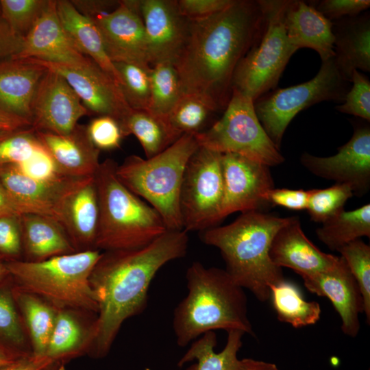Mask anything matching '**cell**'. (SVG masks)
Returning <instances> with one entry per match:
<instances>
[{"label":"cell","mask_w":370,"mask_h":370,"mask_svg":"<svg viewBox=\"0 0 370 370\" xmlns=\"http://www.w3.org/2000/svg\"><path fill=\"white\" fill-rule=\"evenodd\" d=\"M264 25L262 0H233L220 12L189 19L186 42L174 64L183 92L205 98L223 111L234 71L261 38Z\"/></svg>","instance_id":"1"},{"label":"cell","mask_w":370,"mask_h":370,"mask_svg":"<svg viewBox=\"0 0 370 370\" xmlns=\"http://www.w3.org/2000/svg\"><path fill=\"white\" fill-rule=\"evenodd\" d=\"M187 233L166 230L141 247L102 251L89 279L98 304L89 357L107 356L123 323L146 308L149 288L157 272L186 254Z\"/></svg>","instance_id":"2"},{"label":"cell","mask_w":370,"mask_h":370,"mask_svg":"<svg viewBox=\"0 0 370 370\" xmlns=\"http://www.w3.org/2000/svg\"><path fill=\"white\" fill-rule=\"evenodd\" d=\"M292 217L247 211L230 224L204 231L201 239L219 249L225 270L235 283L265 302L270 299V287L285 280L282 268L270 259V246L277 232Z\"/></svg>","instance_id":"3"},{"label":"cell","mask_w":370,"mask_h":370,"mask_svg":"<svg viewBox=\"0 0 370 370\" xmlns=\"http://www.w3.org/2000/svg\"><path fill=\"white\" fill-rule=\"evenodd\" d=\"M188 293L173 310L172 326L184 347L210 331L237 330L254 336L245 291L225 269L193 262L186 273Z\"/></svg>","instance_id":"4"},{"label":"cell","mask_w":370,"mask_h":370,"mask_svg":"<svg viewBox=\"0 0 370 370\" xmlns=\"http://www.w3.org/2000/svg\"><path fill=\"white\" fill-rule=\"evenodd\" d=\"M117 164L106 159L94 175L99 202L95 248L103 251L141 247L167 230L159 213L119 180Z\"/></svg>","instance_id":"5"},{"label":"cell","mask_w":370,"mask_h":370,"mask_svg":"<svg viewBox=\"0 0 370 370\" xmlns=\"http://www.w3.org/2000/svg\"><path fill=\"white\" fill-rule=\"evenodd\" d=\"M198 147L194 134H184L151 158L131 155L117 164L119 180L159 213L167 230H184L181 187L188 162Z\"/></svg>","instance_id":"6"},{"label":"cell","mask_w":370,"mask_h":370,"mask_svg":"<svg viewBox=\"0 0 370 370\" xmlns=\"http://www.w3.org/2000/svg\"><path fill=\"white\" fill-rule=\"evenodd\" d=\"M101 253L91 249L39 262L18 260L5 264L16 286L42 297L57 308L97 314L98 304L89 279Z\"/></svg>","instance_id":"7"},{"label":"cell","mask_w":370,"mask_h":370,"mask_svg":"<svg viewBox=\"0 0 370 370\" xmlns=\"http://www.w3.org/2000/svg\"><path fill=\"white\" fill-rule=\"evenodd\" d=\"M264 28L258 42L238 64L232 89L254 101L273 90L292 56L297 51L289 42L284 26L288 0H262Z\"/></svg>","instance_id":"8"},{"label":"cell","mask_w":370,"mask_h":370,"mask_svg":"<svg viewBox=\"0 0 370 370\" xmlns=\"http://www.w3.org/2000/svg\"><path fill=\"white\" fill-rule=\"evenodd\" d=\"M334 57L322 62L309 81L274 89L254 101L258 119L278 149L288 125L300 111L322 101L343 102L350 82L338 69Z\"/></svg>","instance_id":"9"},{"label":"cell","mask_w":370,"mask_h":370,"mask_svg":"<svg viewBox=\"0 0 370 370\" xmlns=\"http://www.w3.org/2000/svg\"><path fill=\"white\" fill-rule=\"evenodd\" d=\"M194 136L199 146L240 154L269 167L284 161L258 120L254 101L235 89L222 116Z\"/></svg>","instance_id":"10"},{"label":"cell","mask_w":370,"mask_h":370,"mask_svg":"<svg viewBox=\"0 0 370 370\" xmlns=\"http://www.w3.org/2000/svg\"><path fill=\"white\" fill-rule=\"evenodd\" d=\"M222 153L199 146L186 165L180 191L183 230L205 231L220 220L223 197Z\"/></svg>","instance_id":"11"},{"label":"cell","mask_w":370,"mask_h":370,"mask_svg":"<svg viewBox=\"0 0 370 370\" xmlns=\"http://www.w3.org/2000/svg\"><path fill=\"white\" fill-rule=\"evenodd\" d=\"M29 60L62 75L90 115L112 116L121 125L132 111L119 84L90 58L79 64Z\"/></svg>","instance_id":"12"},{"label":"cell","mask_w":370,"mask_h":370,"mask_svg":"<svg viewBox=\"0 0 370 370\" xmlns=\"http://www.w3.org/2000/svg\"><path fill=\"white\" fill-rule=\"evenodd\" d=\"M84 178L63 175L40 180L27 176L15 164L0 167V180L19 215L38 214L59 223L66 199Z\"/></svg>","instance_id":"13"},{"label":"cell","mask_w":370,"mask_h":370,"mask_svg":"<svg viewBox=\"0 0 370 370\" xmlns=\"http://www.w3.org/2000/svg\"><path fill=\"white\" fill-rule=\"evenodd\" d=\"M223 197L220 220L236 212L260 210L274 188L269 166L240 154L222 153Z\"/></svg>","instance_id":"14"},{"label":"cell","mask_w":370,"mask_h":370,"mask_svg":"<svg viewBox=\"0 0 370 370\" xmlns=\"http://www.w3.org/2000/svg\"><path fill=\"white\" fill-rule=\"evenodd\" d=\"M336 154L320 157L304 153L301 164L312 174L348 185L354 195L362 196L370 186V128L357 126L347 143Z\"/></svg>","instance_id":"15"},{"label":"cell","mask_w":370,"mask_h":370,"mask_svg":"<svg viewBox=\"0 0 370 370\" xmlns=\"http://www.w3.org/2000/svg\"><path fill=\"white\" fill-rule=\"evenodd\" d=\"M89 112L59 73L47 69L32 106V127L58 135L71 133Z\"/></svg>","instance_id":"16"},{"label":"cell","mask_w":370,"mask_h":370,"mask_svg":"<svg viewBox=\"0 0 370 370\" xmlns=\"http://www.w3.org/2000/svg\"><path fill=\"white\" fill-rule=\"evenodd\" d=\"M91 21L98 27L107 54L112 62L150 66L139 0L119 1L118 6L112 11Z\"/></svg>","instance_id":"17"},{"label":"cell","mask_w":370,"mask_h":370,"mask_svg":"<svg viewBox=\"0 0 370 370\" xmlns=\"http://www.w3.org/2000/svg\"><path fill=\"white\" fill-rule=\"evenodd\" d=\"M149 63L175 64L186 40L189 19L180 12L177 0H139Z\"/></svg>","instance_id":"18"},{"label":"cell","mask_w":370,"mask_h":370,"mask_svg":"<svg viewBox=\"0 0 370 370\" xmlns=\"http://www.w3.org/2000/svg\"><path fill=\"white\" fill-rule=\"evenodd\" d=\"M301 277L310 292L330 300L341 318L344 334L356 337L360 328L359 315L364 313L363 299L343 258L340 256L336 264L325 271Z\"/></svg>","instance_id":"19"},{"label":"cell","mask_w":370,"mask_h":370,"mask_svg":"<svg viewBox=\"0 0 370 370\" xmlns=\"http://www.w3.org/2000/svg\"><path fill=\"white\" fill-rule=\"evenodd\" d=\"M57 0H48L42 14L23 38L19 53L12 59H36L66 64H79L89 58L81 53L60 21Z\"/></svg>","instance_id":"20"},{"label":"cell","mask_w":370,"mask_h":370,"mask_svg":"<svg viewBox=\"0 0 370 370\" xmlns=\"http://www.w3.org/2000/svg\"><path fill=\"white\" fill-rule=\"evenodd\" d=\"M269 254L275 266L289 268L300 276L325 271L339 259V256L324 253L317 247L305 235L295 216L277 232Z\"/></svg>","instance_id":"21"},{"label":"cell","mask_w":370,"mask_h":370,"mask_svg":"<svg viewBox=\"0 0 370 370\" xmlns=\"http://www.w3.org/2000/svg\"><path fill=\"white\" fill-rule=\"evenodd\" d=\"M36 134L61 173L74 177L95 175L100 164V151L90 140L86 125L78 124L65 135L40 131Z\"/></svg>","instance_id":"22"},{"label":"cell","mask_w":370,"mask_h":370,"mask_svg":"<svg viewBox=\"0 0 370 370\" xmlns=\"http://www.w3.org/2000/svg\"><path fill=\"white\" fill-rule=\"evenodd\" d=\"M47 69L29 59L0 63V112L27 121L32 127L34 97Z\"/></svg>","instance_id":"23"},{"label":"cell","mask_w":370,"mask_h":370,"mask_svg":"<svg viewBox=\"0 0 370 370\" xmlns=\"http://www.w3.org/2000/svg\"><path fill=\"white\" fill-rule=\"evenodd\" d=\"M97 314L72 308H58L45 356L64 365L88 354L96 328Z\"/></svg>","instance_id":"24"},{"label":"cell","mask_w":370,"mask_h":370,"mask_svg":"<svg viewBox=\"0 0 370 370\" xmlns=\"http://www.w3.org/2000/svg\"><path fill=\"white\" fill-rule=\"evenodd\" d=\"M99 202L94 176L86 177L69 194L63 205L60 224L76 251L95 248Z\"/></svg>","instance_id":"25"},{"label":"cell","mask_w":370,"mask_h":370,"mask_svg":"<svg viewBox=\"0 0 370 370\" xmlns=\"http://www.w3.org/2000/svg\"><path fill=\"white\" fill-rule=\"evenodd\" d=\"M284 26L290 44L297 50L312 49L322 62L334 56L332 21L309 3L288 0Z\"/></svg>","instance_id":"26"},{"label":"cell","mask_w":370,"mask_h":370,"mask_svg":"<svg viewBox=\"0 0 370 370\" xmlns=\"http://www.w3.org/2000/svg\"><path fill=\"white\" fill-rule=\"evenodd\" d=\"M334 60L351 83L354 70L370 71V15L361 13L332 21Z\"/></svg>","instance_id":"27"},{"label":"cell","mask_w":370,"mask_h":370,"mask_svg":"<svg viewBox=\"0 0 370 370\" xmlns=\"http://www.w3.org/2000/svg\"><path fill=\"white\" fill-rule=\"evenodd\" d=\"M23 260L42 261L76 252L66 233L56 221L34 214L20 215Z\"/></svg>","instance_id":"28"},{"label":"cell","mask_w":370,"mask_h":370,"mask_svg":"<svg viewBox=\"0 0 370 370\" xmlns=\"http://www.w3.org/2000/svg\"><path fill=\"white\" fill-rule=\"evenodd\" d=\"M56 10L63 29L77 50L93 60L120 85L119 75L107 54L95 23L79 12L71 1L58 0Z\"/></svg>","instance_id":"29"},{"label":"cell","mask_w":370,"mask_h":370,"mask_svg":"<svg viewBox=\"0 0 370 370\" xmlns=\"http://www.w3.org/2000/svg\"><path fill=\"white\" fill-rule=\"evenodd\" d=\"M243 332L232 330L227 331L225 346L216 352L217 335L214 331L206 332L195 340L186 352L177 362V367L196 360L197 362L186 370H238L240 359L238 353L242 347Z\"/></svg>","instance_id":"30"},{"label":"cell","mask_w":370,"mask_h":370,"mask_svg":"<svg viewBox=\"0 0 370 370\" xmlns=\"http://www.w3.org/2000/svg\"><path fill=\"white\" fill-rule=\"evenodd\" d=\"M13 295L32 354L46 356L58 308L42 297L13 284Z\"/></svg>","instance_id":"31"},{"label":"cell","mask_w":370,"mask_h":370,"mask_svg":"<svg viewBox=\"0 0 370 370\" xmlns=\"http://www.w3.org/2000/svg\"><path fill=\"white\" fill-rule=\"evenodd\" d=\"M121 127L124 137L133 134L138 139L146 158L161 153L180 138L165 119L148 110H132Z\"/></svg>","instance_id":"32"},{"label":"cell","mask_w":370,"mask_h":370,"mask_svg":"<svg viewBox=\"0 0 370 370\" xmlns=\"http://www.w3.org/2000/svg\"><path fill=\"white\" fill-rule=\"evenodd\" d=\"M270 293L279 321L299 328L314 325L319 320L321 312L319 304L306 301L295 284L284 280L271 286Z\"/></svg>","instance_id":"33"},{"label":"cell","mask_w":370,"mask_h":370,"mask_svg":"<svg viewBox=\"0 0 370 370\" xmlns=\"http://www.w3.org/2000/svg\"><path fill=\"white\" fill-rule=\"evenodd\" d=\"M12 288L10 277L0 283V349L18 358L33 354Z\"/></svg>","instance_id":"34"},{"label":"cell","mask_w":370,"mask_h":370,"mask_svg":"<svg viewBox=\"0 0 370 370\" xmlns=\"http://www.w3.org/2000/svg\"><path fill=\"white\" fill-rule=\"evenodd\" d=\"M319 240L331 250L338 251L361 237H370V204L345 210L334 215L316 230Z\"/></svg>","instance_id":"35"},{"label":"cell","mask_w":370,"mask_h":370,"mask_svg":"<svg viewBox=\"0 0 370 370\" xmlns=\"http://www.w3.org/2000/svg\"><path fill=\"white\" fill-rule=\"evenodd\" d=\"M219 111L205 98L184 93L166 120L174 133L181 137L184 134H196L204 131L212 115Z\"/></svg>","instance_id":"36"},{"label":"cell","mask_w":370,"mask_h":370,"mask_svg":"<svg viewBox=\"0 0 370 370\" xmlns=\"http://www.w3.org/2000/svg\"><path fill=\"white\" fill-rule=\"evenodd\" d=\"M183 94L180 78L173 63L161 62L151 66L149 112L166 119Z\"/></svg>","instance_id":"37"},{"label":"cell","mask_w":370,"mask_h":370,"mask_svg":"<svg viewBox=\"0 0 370 370\" xmlns=\"http://www.w3.org/2000/svg\"><path fill=\"white\" fill-rule=\"evenodd\" d=\"M113 63L120 77V88L130 108L147 110L151 95V66L132 62Z\"/></svg>","instance_id":"38"},{"label":"cell","mask_w":370,"mask_h":370,"mask_svg":"<svg viewBox=\"0 0 370 370\" xmlns=\"http://www.w3.org/2000/svg\"><path fill=\"white\" fill-rule=\"evenodd\" d=\"M337 251L346 262L360 288L367 323H370V247L360 238L341 247Z\"/></svg>","instance_id":"39"},{"label":"cell","mask_w":370,"mask_h":370,"mask_svg":"<svg viewBox=\"0 0 370 370\" xmlns=\"http://www.w3.org/2000/svg\"><path fill=\"white\" fill-rule=\"evenodd\" d=\"M48 0H1V18L12 32L24 38L42 14Z\"/></svg>","instance_id":"40"},{"label":"cell","mask_w":370,"mask_h":370,"mask_svg":"<svg viewBox=\"0 0 370 370\" xmlns=\"http://www.w3.org/2000/svg\"><path fill=\"white\" fill-rule=\"evenodd\" d=\"M354 195L347 184L335 183L323 189H310L307 210L312 221L323 223L344 210L347 201Z\"/></svg>","instance_id":"41"},{"label":"cell","mask_w":370,"mask_h":370,"mask_svg":"<svg viewBox=\"0 0 370 370\" xmlns=\"http://www.w3.org/2000/svg\"><path fill=\"white\" fill-rule=\"evenodd\" d=\"M41 146L32 127L1 134L0 167L26 161Z\"/></svg>","instance_id":"42"},{"label":"cell","mask_w":370,"mask_h":370,"mask_svg":"<svg viewBox=\"0 0 370 370\" xmlns=\"http://www.w3.org/2000/svg\"><path fill=\"white\" fill-rule=\"evenodd\" d=\"M352 88L345 95L343 103L335 107L341 112L370 121V81L369 78L354 70L352 75Z\"/></svg>","instance_id":"43"},{"label":"cell","mask_w":370,"mask_h":370,"mask_svg":"<svg viewBox=\"0 0 370 370\" xmlns=\"http://www.w3.org/2000/svg\"><path fill=\"white\" fill-rule=\"evenodd\" d=\"M90 140L101 150H112L119 147L124 137L119 123L110 116H97L86 125Z\"/></svg>","instance_id":"44"},{"label":"cell","mask_w":370,"mask_h":370,"mask_svg":"<svg viewBox=\"0 0 370 370\" xmlns=\"http://www.w3.org/2000/svg\"><path fill=\"white\" fill-rule=\"evenodd\" d=\"M0 257L6 261L22 260L23 243L20 215H0Z\"/></svg>","instance_id":"45"},{"label":"cell","mask_w":370,"mask_h":370,"mask_svg":"<svg viewBox=\"0 0 370 370\" xmlns=\"http://www.w3.org/2000/svg\"><path fill=\"white\" fill-rule=\"evenodd\" d=\"M309 3L331 21L358 16L370 7L369 0H321Z\"/></svg>","instance_id":"46"},{"label":"cell","mask_w":370,"mask_h":370,"mask_svg":"<svg viewBox=\"0 0 370 370\" xmlns=\"http://www.w3.org/2000/svg\"><path fill=\"white\" fill-rule=\"evenodd\" d=\"M15 165L25 175L36 180H51L64 175L42 145L28 160Z\"/></svg>","instance_id":"47"},{"label":"cell","mask_w":370,"mask_h":370,"mask_svg":"<svg viewBox=\"0 0 370 370\" xmlns=\"http://www.w3.org/2000/svg\"><path fill=\"white\" fill-rule=\"evenodd\" d=\"M310 196V190L272 188L266 195L268 204L278 206L293 210H306Z\"/></svg>","instance_id":"48"},{"label":"cell","mask_w":370,"mask_h":370,"mask_svg":"<svg viewBox=\"0 0 370 370\" xmlns=\"http://www.w3.org/2000/svg\"><path fill=\"white\" fill-rule=\"evenodd\" d=\"M233 0H177L180 13L188 19L201 18L220 12Z\"/></svg>","instance_id":"49"},{"label":"cell","mask_w":370,"mask_h":370,"mask_svg":"<svg viewBox=\"0 0 370 370\" xmlns=\"http://www.w3.org/2000/svg\"><path fill=\"white\" fill-rule=\"evenodd\" d=\"M23 40L12 32L3 19L0 20V63L14 58L19 53Z\"/></svg>","instance_id":"50"},{"label":"cell","mask_w":370,"mask_h":370,"mask_svg":"<svg viewBox=\"0 0 370 370\" xmlns=\"http://www.w3.org/2000/svg\"><path fill=\"white\" fill-rule=\"evenodd\" d=\"M74 7L84 16L92 20L99 15L112 11L119 1L72 0Z\"/></svg>","instance_id":"51"},{"label":"cell","mask_w":370,"mask_h":370,"mask_svg":"<svg viewBox=\"0 0 370 370\" xmlns=\"http://www.w3.org/2000/svg\"><path fill=\"white\" fill-rule=\"evenodd\" d=\"M51 362L47 356L31 354L14 360L0 370H42Z\"/></svg>","instance_id":"52"},{"label":"cell","mask_w":370,"mask_h":370,"mask_svg":"<svg viewBox=\"0 0 370 370\" xmlns=\"http://www.w3.org/2000/svg\"><path fill=\"white\" fill-rule=\"evenodd\" d=\"M29 127L27 121L0 112V135Z\"/></svg>","instance_id":"53"},{"label":"cell","mask_w":370,"mask_h":370,"mask_svg":"<svg viewBox=\"0 0 370 370\" xmlns=\"http://www.w3.org/2000/svg\"><path fill=\"white\" fill-rule=\"evenodd\" d=\"M238 370H280L275 364L253 358L240 360Z\"/></svg>","instance_id":"54"},{"label":"cell","mask_w":370,"mask_h":370,"mask_svg":"<svg viewBox=\"0 0 370 370\" xmlns=\"http://www.w3.org/2000/svg\"><path fill=\"white\" fill-rule=\"evenodd\" d=\"M18 214L0 180V215Z\"/></svg>","instance_id":"55"},{"label":"cell","mask_w":370,"mask_h":370,"mask_svg":"<svg viewBox=\"0 0 370 370\" xmlns=\"http://www.w3.org/2000/svg\"><path fill=\"white\" fill-rule=\"evenodd\" d=\"M10 278V275L6 267L5 261L0 257V283Z\"/></svg>","instance_id":"56"},{"label":"cell","mask_w":370,"mask_h":370,"mask_svg":"<svg viewBox=\"0 0 370 370\" xmlns=\"http://www.w3.org/2000/svg\"><path fill=\"white\" fill-rule=\"evenodd\" d=\"M15 359L16 358L12 357V356L0 349V369L5 365L10 363Z\"/></svg>","instance_id":"57"},{"label":"cell","mask_w":370,"mask_h":370,"mask_svg":"<svg viewBox=\"0 0 370 370\" xmlns=\"http://www.w3.org/2000/svg\"><path fill=\"white\" fill-rule=\"evenodd\" d=\"M42 370H65L64 365L60 362L52 361Z\"/></svg>","instance_id":"58"},{"label":"cell","mask_w":370,"mask_h":370,"mask_svg":"<svg viewBox=\"0 0 370 370\" xmlns=\"http://www.w3.org/2000/svg\"><path fill=\"white\" fill-rule=\"evenodd\" d=\"M2 19L1 18V9H0V20Z\"/></svg>","instance_id":"59"}]
</instances>
